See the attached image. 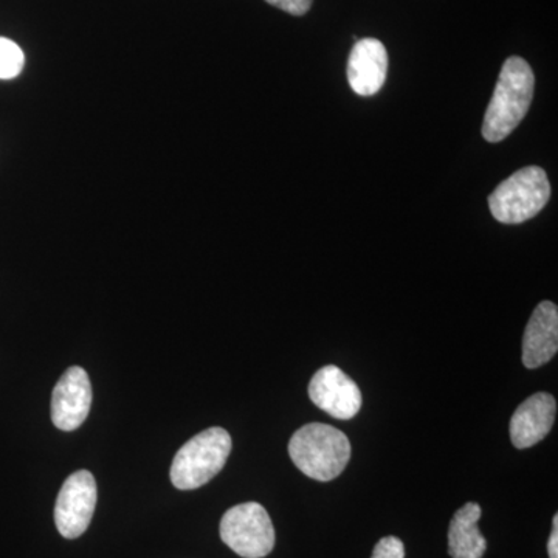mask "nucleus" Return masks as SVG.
<instances>
[{"label":"nucleus","mask_w":558,"mask_h":558,"mask_svg":"<svg viewBox=\"0 0 558 558\" xmlns=\"http://www.w3.org/2000/svg\"><path fill=\"white\" fill-rule=\"evenodd\" d=\"M289 454L304 475L328 483L347 469L351 442L340 429L315 422L295 432L289 442Z\"/></svg>","instance_id":"nucleus-2"},{"label":"nucleus","mask_w":558,"mask_h":558,"mask_svg":"<svg viewBox=\"0 0 558 558\" xmlns=\"http://www.w3.org/2000/svg\"><path fill=\"white\" fill-rule=\"evenodd\" d=\"M388 73V53L379 39H360L348 61V81L360 97H373L384 87Z\"/></svg>","instance_id":"nucleus-9"},{"label":"nucleus","mask_w":558,"mask_h":558,"mask_svg":"<svg viewBox=\"0 0 558 558\" xmlns=\"http://www.w3.org/2000/svg\"><path fill=\"white\" fill-rule=\"evenodd\" d=\"M230 453L231 436L227 429H205L175 454L170 472L171 483L180 490L205 486L226 468Z\"/></svg>","instance_id":"nucleus-3"},{"label":"nucleus","mask_w":558,"mask_h":558,"mask_svg":"<svg viewBox=\"0 0 558 558\" xmlns=\"http://www.w3.org/2000/svg\"><path fill=\"white\" fill-rule=\"evenodd\" d=\"M90 407L89 376L80 366H72L62 374L51 395V421L62 432H73L89 416Z\"/></svg>","instance_id":"nucleus-8"},{"label":"nucleus","mask_w":558,"mask_h":558,"mask_svg":"<svg viewBox=\"0 0 558 558\" xmlns=\"http://www.w3.org/2000/svg\"><path fill=\"white\" fill-rule=\"evenodd\" d=\"M535 76L520 57H510L502 65L494 97L483 123V137L490 143L508 138L526 117L534 97Z\"/></svg>","instance_id":"nucleus-1"},{"label":"nucleus","mask_w":558,"mask_h":558,"mask_svg":"<svg viewBox=\"0 0 558 558\" xmlns=\"http://www.w3.org/2000/svg\"><path fill=\"white\" fill-rule=\"evenodd\" d=\"M549 558H558V515H554L553 534L548 542Z\"/></svg>","instance_id":"nucleus-16"},{"label":"nucleus","mask_w":558,"mask_h":558,"mask_svg":"<svg viewBox=\"0 0 558 558\" xmlns=\"http://www.w3.org/2000/svg\"><path fill=\"white\" fill-rule=\"evenodd\" d=\"M558 351V310L553 301H543L529 319L523 339V365L539 368Z\"/></svg>","instance_id":"nucleus-11"},{"label":"nucleus","mask_w":558,"mask_h":558,"mask_svg":"<svg viewBox=\"0 0 558 558\" xmlns=\"http://www.w3.org/2000/svg\"><path fill=\"white\" fill-rule=\"evenodd\" d=\"M371 558H405V546L398 537H384L377 543Z\"/></svg>","instance_id":"nucleus-14"},{"label":"nucleus","mask_w":558,"mask_h":558,"mask_svg":"<svg viewBox=\"0 0 558 558\" xmlns=\"http://www.w3.org/2000/svg\"><path fill=\"white\" fill-rule=\"evenodd\" d=\"M549 197L550 183L545 170L526 167L499 183L488 196V207L498 222L517 226L535 218Z\"/></svg>","instance_id":"nucleus-4"},{"label":"nucleus","mask_w":558,"mask_h":558,"mask_svg":"<svg viewBox=\"0 0 558 558\" xmlns=\"http://www.w3.org/2000/svg\"><path fill=\"white\" fill-rule=\"evenodd\" d=\"M97 497V483L87 470H78L64 481L54 506V523L62 537L78 538L87 531Z\"/></svg>","instance_id":"nucleus-6"},{"label":"nucleus","mask_w":558,"mask_h":558,"mask_svg":"<svg viewBox=\"0 0 558 558\" xmlns=\"http://www.w3.org/2000/svg\"><path fill=\"white\" fill-rule=\"evenodd\" d=\"M25 64L24 51L16 43L0 38V80H13Z\"/></svg>","instance_id":"nucleus-13"},{"label":"nucleus","mask_w":558,"mask_h":558,"mask_svg":"<svg viewBox=\"0 0 558 558\" xmlns=\"http://www.w3.org/2000/svg\"><path fill=\"white\" fill-rule=\"evenodd\" d=\"M220 538L242 558H264L275 548V527L259 502H244L227 510L220 520Z\"/></svg>","instance_id":"nucleus-5"},{"label":"nucleus","mask_w":558,"mask_h":558,"mask_svg":"<svg viewBox=\"0 0 558 558\" xmlns=\"http://www.w3.org/2000/svg\"><path fill=\"white\" fill-rule=\"evenodd\" d=\"M557 402L548 392L524 400L510 421V439L520 450L531 449L549 435L556 421Z\"/></svg>","instance_id":"nucleus-10"},{"label":"nucleus","mask_w":558,"mask_h":558,"mask_svg":"<svg viewBox=\"0 0 558 558\" xmlns=\"http://www.w3.org/2000/svg\"><path fill=\"white\" fill-rule=\"evenodd\" d=\"M481 508L468 502L454 513L449 529V554L453 558H483L487 539L481 534L478 521Z\"/></svg>","instance_id":"nucleus-12"},{"label":"nucleus","mask_w":558,"mask_h":558,"mask_svg":"<svg viewBox=\"0 0 558 558\" xmlns=\"http://www.w3.org/2000/svg\"><path fill=\"white\" fill-rule=\"evenodd\" d=\"M310 398L319 410L339 421L357 416L362 409V391L339 366L328 365L314 374L310 384Z\"/></svg>","instance_id":"nucleus-7"},{"label":"nucleus","mask_w":558,"mask_h":558,"mask_svg":"<svg viewBox=\"0 0 558 558\" xmlns=\"http://www.w3.org/2000/svg\"><path fill=\"white\" fill-rule=\"evenodd\" d=\"M266 2L292 16H304L311 10L314 0H266Z\"/></svg>","instance_id":"nucleus-15"}]
</instances>
